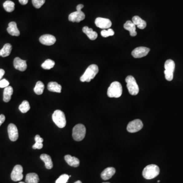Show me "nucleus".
Listing matches in <instances>:
<instances>
[{"instance_id": "nucleus-1", "label": "nucleus", "mask_w": 183, "mask_h": 183, "mask_svg": "<svg viewBox=\"0 0 183 183\" xmlns=\"http://www.w3.org/2000/svg\"><path fill=\"white\" fill-rule=\"evenodd\" d=\"M99 72V68L97 65L91 64L89 66L84 72V74L80 77V80L82 82H90L94 78Z\"/></svg>"}, {"instance_id": "nucleus-2", "label": "nucleus", "mask_w": 183, "mask_h": 183, "mask_svg": "<svg viewBox=\"0 0 183 183\" xmlns=\"http://www.w3.org/2000/svg\"><path fill=\"white\" fill-rule=\"evenodd\" d=\"M160 169L155 164H150L146 166L142 171V176L146 180H151L159 174Z\"/></svg>"}, {"instance_id": "nucleus-3", "label": "nucleus", "mask_w": 183, "mask_h": 183, "mask_svg": "<svg viewBox=\"0 0 183 183\" xmlns=\"http://www.w3.org/2000/svg\"><path fill=\"white\" fill-rule=\"evenodd\" d=\"M122 87L118 81L111 83L107 90V96L110 98H119L122 94Z\"/></svg>"}, {"instance_id": "nucleus-4", "label": "nucleus", "mask_w": 183, "mask_h": 183, "mask_svg": "<svg viewBox=\"0 0 183 183\" xmlns=\"http://www.w3.org/2000/svg\"><path fill=\"white\" fill-rule=\"evenodd\" d=\"M53 122L58 127L63 128L66 125V120L65 114L60 110H56L52 115Z\"/></svg>"}, {"instance_id": "nucleus-5", "label": "nucleus", "mask_w": 183, "mask_h": 183, "mask_svg": "<svg viewBox=\"0 0 183 183\" xmlns=\"http://www.w3.org/2000/svg\"><path fill=\"white\" fill-rule=\"evenodd\" d=\"M86 133V127L83 124H77L73 129V138L76 141L80 142L83 140L85 137Z\"/></svg>"}, {"instance_id": "nucleus-6", "label": "nucleus", "mask_w": 183, "mask_h": 183, "mask_svg": "<svg viewBox=\"0 0 183 183\" xmlns=\"http://www.w3.org/2000/svg\"><path fill=\"white\" fill-rule=\"evenodd\" d=\"M126 82L127 83V89L129 93L131 95H136L139 93V87L136 80L134 77L129 76L126 78Z\"/></svg>"}, {"instance_id": "nucleus-7", "label": "nucleus", "mask_w": 183, "mask_h": 183, "mask_svg": "<svg viewBox=\"0 0 183 183\" xmlns=\"http://www.w3.org/2000/svg\"><path fill=\"white\" fill-rule=\"evenodd\" d=\"M164 74L166 80L171 81L173 78V72L175 69V63L172 60H167L164 64Z\"/></svg>"}, {"instance_id": "nucleus-8", "label": "nucleus", "mask_w": 183, "mask_h": 183, "mask_svg": "<svg viewBox=\"0 0 183 183\" xmlns=\"http://www.w3.org/2000/svg\"><path fill=\"white\" fill-rule=\"evenodd\" d=\"M143 127V123L139 119L130 122L127 126V130L130 133H135L140 131Z\"/></svg>"}, {"instance_id": "nucleus-9", "label": "nucleus", "mask_w": 183, "mask_h": 183, "mask_svg": "<svg viewBox=\"0 0 183 183\" xmlns=\"http://www.w3.org/2000/svg\"><path fill=\"white\" fill-rule=\"evenodd\" d=\"M23 168L21 165H16L14 167L11 174V178L14 182L20 181L23 179L24 176L22 174Z\"/></svg>"}, {"instance_id": "nucleus-10", "label": "nucleus", "mask_w": 183, "mask_h": 183, "mask_svg": "<svg viewBox=\"0 0 183 183\" xmlns=\"http://www.w3.org/2000/svg\"><path fill=\"white\" fill-rule=\"evenodd\" d=\"M95 24L98 28L104 30L110 28L112 25L111 21L109 19L102 18H97L95 21Z\"/></svg>"}, {"instance_id": "nucleus-11", "label": "nucleus", "mask_w": 183, "mask_h": 183, "mask_svg": "<svg viewBox=\"0 0 183 183\" xmlns=\"http://www.w3.org/2000/svg\"><path fill=\"white\" fill-rule=\"evenodd\" d=\"M150 51L148 47H138L135 49L132 52V55L135 58H141L146 56Z\"/></svg>"}, {"instance_id": "nucleus-12", "label": "nucleus", "mask_w": 183, "mask_h": 183, "mask_svg": "<svg viewBox=\"0 0 183 183\" xmlns=\"http://www.w3.org/2000/svg\"><path fill=\"white\" fill-rule=\"evenodd\" d=\"M8 133L9 139L12 142H15L18 138V128L14 124H10L8 127Z\"/></svg>"}, {"instance_id": "nucleus-13", "label": "nucleus", "mask_w": 183, "mask_h": 183, "mask_svg": "<svg viewBox=\"0 0 183 183\" xmlns=\"http://www.w3.org/2000/svg\"><path fill=\"white\" fill-rule=\"evenodd\" d=\"M86 18L84 13L81 11H76V12H73L70 14L68 17L69 21L71 22H80L83 21Z\"/></svg>"}, {"instance_id": "nucleus-14", "label": "nucleus", "mask_w": 183, "mask_h": 183, "mask_svg": "<svg viewBox=\"0 0 183 183\" xmlns=\"http://www.w3.org/2000/svg\"><path fill=\"white\" fill-rule=\"evenodd\" d=\"M39 41L42 45L50 46L55 44L56 41V38L53 35L49 34H45L40 37Z\"/></svg>"}, {"instance_id": "nucleus-15", "label": "nucleus", "mask_w": 183, "mask_h": 183, "mask_svg": "<svg viewBox=\"0 0 183 183\" xmlns=\"http://www.w3.org/2000/svg\"><path fill=\"white\" fill-rule=\"evenodd\" d=\"M14 66L16 69L21 71H25L27 69V61L16 57L14 61Z\"/></svg>"}, {"instance_id": "nucleus-16", "label": "nucleus", "mask_w": 183, "mask_h": 183, "mask_svg": "<svg viewBox=\"0 0 183 183\" xmlns=\"http://www.w3.org/2000/svg\"><path fill=\"white\" fill-rule=\"evenodd\" d=\"M115 173V168L112 167H107L102 171L101 177L103 180H108L111 178Z\"/></svg>"}, {"instance_id": "nucleus-17", "label": "nucleus", "mask_w": 183, "mask_h": 183, "mask_svg": "<svg viewBox=\"0 0 183 183\" xmlns=\"http://www.w3.org/2000/svg\"><path fill=\"white\" fill-rule=\"evenodd\" d=\"M124 28L125 30L129 31L130 35L132 37L136 36L137 32L136 31V25L131 21H128L124 25Z\"/></svg>"}, {"instance_id": "nucleus-18", "label": "nucleus", "mask_w": 183, "mask_h": 183, "mask_svg": "<svg viewBox=\"0 0 183 183\" xmlns=\"http://www.w3.org/2000/svg\"><path fill=\"white\" fill-rule=\"evenodd\" d=\"M64 158L66 162L72 167H77L80 165V160L76 157H72L71 156V155H67L65 156Z\"/></svg>"}, {"instance_id": "nucleus-19", "label": "nucleus", "mask_w": 183, "mask_h": 183, "mask_svg": "<svg viewBox=\"0 0 183 183\" xmlns=\"http://www.w3.org/2000/svg\"><path fill=\"white\" fill-rule=\"evenodd\" d=\"M7 30L8 33L11 35L14 36H18L20 35V32L17 27V24L14 21L9 23Z\"/></svg>"}, {"instance_id": "nucleus-20", "label": "nucleus", "mask_w": 183, "mask_h": 183, "mask_svg": "<svg viewBox=\"0 0 183 183\" xmlns=\"http://www.w3.org/2000/svg\"><path fill=\"white\" fill-rule=\"evenodd\" d=\"M132 22L135 25H136L138 28L140 29H144L146 27V21L142 19L138 16H133L132 18Z\"/></svg>"}, {"instance_id": "nucleus-21", "label": "nucleus", "mask_w": 183, "mask_h": 183, "mask_svg": "<svg viewBox=\"0 0 183 183\" xmlns=\"http://www.w3.org/2000/svg\"><path fill=\"white\" fill-rule=\"evenodd\" d=\"M40 159L45 162L46 168L50 169L53 167V163L50 156L46 154H43L40 156Z\"/></svg>"}, {"instance_id": "nucleus-22", "label": "nucleus", "mask_w": 183, "mask_h": 183, "mask_svg": "<svg viewBox=\"0 0 183 183\" xmlns=\"http://www.w3.org/2000/svg\"><path fill=\"white\" fill-rule=\"evenodd\" d=\"M83 32L84 33V34L87 35L90 40H94L97 38L98 34L97 32L93 31L92 29L89 28V27L87 26L83 28Z\"/></svg>"}, {"instance_id": "nucleus-23", "label": "nucleus", "mask_w": 183, "mask_h": 183, "mask_svg": "<svg viewBox=\"0 0 183 183\" xmlns=\"http://www.w3.org/2000/svg\"><path fill=\"white\" fill-rule=\"evenodd\" d=\"M13 92L14 90L11 86H8L7 87L5 88L3 93V100L4 102H8L10 100Z\"/></svg>"}, {"instance_id": "nucleus-24", "label": "nucleus", "mask_w": 183, "mask_h": 183, "mask_svg": "<svg viewBox=\"0 0 183 183\" xmlns=\"http://www.w3.org/2000/svg\"><path fill=\"white\" fill-rule=\"evenodd\" d=\"M47 89L49 91L56 93H61L62 86L56 82H50L47 85Z\"/></svg>"}, {"instance_id": "nucleus-25", "label": "nucleus", "mask_w": 183, "mask_h": 183, "mask_svg": "<svg viewBox=\"0 0 183 183\" xmlns=\"http://www.w3.org/2000/svg\"><path fill=\"white\" fill-rule=\"evenodd\" d=\"M12 45L9 43H6L0 50V56L6 57L9 56L12 50Z\"/></svg>"}, {"instance_id": "nucleus-26", "label": "nucleus", "mask_w": 183, "mask_h": 183, "mask_svg": "<svg viewBox=\"0 0 183 183\" xmlns=\"http://www.w3.org/2000/svg\"><path fill=\"white\" fill-rule=\"evenodd\" d=\"M39 182L38 174L35 173H29L27 174L25 177L26 183H38Z\"/></svg>"}, {"instance_id": "nucleus-27", "label": "nucleus", "mask_w": 183, "mask_h": 183, "mask_svg": "<svg viewBox=\"0 0 183 183\" xmlns=\"http://www.w3.org/2000/svg\"><path fill=\"white\" fill-rule=\"evenodd\" d=\"M35 143L33 146V149H41L43 148V139L40 137L39 135H36L35 137Z\"/></svg>"}, {"instance_id": "nucleus-28", "label": "nucleus", "mask_w": 183, "mask_h": 183, "mask_svg": "<svg viewBox=\"0 0 183 183\" xmlns=\"http://www.w3.org/2000/svg\"><path fill=\"white\" fill-rule=\"evenodd\" d=\"M3 7L7 12H11L14 10L15 4L13 2L8 0L4 3Z\"/></svg>"}, {"instance_id": "nucleus-29", "label": "nucleus", "mask_w": 183, "mask_h": 183, "mask_svg": "<svg viewBox=\"0 0 183 183\" xmlns=\"http://www.w3.org/2000/svg\"><path fill=\"white\" fill-rule=\"evenodd\" d=\"M45 89V85L41 81H38L36 83L35 87L34 88V91L37 95H41L43 93Z\"/></svg>"}, {"instance_id": "nucleus-30", "label": "nucleus", "mask_w": 183, "mask_h": 183, "mask_svg": "<svg viewBox=\"0 0 183 183\" xmlns=\"http://www.w3.org/2000/svg\"><path fill=\"white\" fill-rule=\"evenodd\" d=\"M30 109V104L27 100L22 101L21 105L19 106V109L22 113H26Z\"/></svg>"}, {"instance_id": "nucleus-31", "label": "nucleus", "mask_w": 183, "mask_h": 183, "mask_svg": "<svg viewBox=\"0 0 183 183\" xmlns=\"http://www.w3.org/2000/svg\"><path fill=\"white\" fill-rule=\"evenodd\" d=\"M55 65V62L52 60L47 59L41 65V67L44 69L49 70L53 68Z\"/></svg>"}, {"instance_id": "nucleus-32", "label": "nucleus", "mask_w": 183, "mask_h": 183, "mask_svg": "<svg viewBox=\"0 0 183 183\" xmlns=\"http://www.w3.org/2000/svg\"><path fill=\"white\" fill-rule=\"evenodd\" d=\"M114 34H115V32L111 29H108L107 30H102L101 32V35H102V37H105V38L114 35Z\"/></svg>"}, {"instance_id": "nucleus-33", "label": "nucleus", "mask_w": 183, "mask_h": 183, "mask_svg": "<svg viewBox=\"0 0 183 183\" xmlns=\"http://www.w3.org/2000/svg\"><path fill=\"white\" fill-rule=\"evenodd\" d=\"M69 176L68 174H63L60 176V177L56 180V183H66L69 180Z\"/></svg>"}, {"instance_id": "nucleus-34", "label": "nucleus", "mask_w": 183, "mask_h": 183, "mask_svg": "<svg viewBox=\"0 0 183 183\" xmlns=\"http://www.w3.org/2000/svg\"><path fill=\"white\" fill-rule=\"evenodd\" d=\"M32 4L33 6L37 9L41 7V6L45 4V0H32Z\"/></svg>"}, {"instance_id": "nucleus-35", "label": "nucleus", "mask_w": 183, "mask_h": 183, "mask_svg": "<svg viewBox=\"0 0 183 183\" xmlns=\"http://www.w3.org/2000/svg\"><path fill=\"white\" fill-rule=\"evenodd\" d=\"M9 83L6 79H3L0 80V88H4L7 87L9 86Z\"/></svg>"}, {"instance_id": "nucleus-36", "label": "nucleus", "mask_w": 183, "mask_h": 183, "mask_svg": "<svg viewBox=\"0 0 183 183\" xmlns=\"http://www.w3.org/2000/svg\"><path fill=\"white\" fill-rule=\"evenodd\" d=\"M5 120V115H0V126L4 122Z\"/></svg>"}, {"instance_id": "nucleus-37", "label": "nucleus", "mask_w": 183, "mask_h": 183, "mask_svg": "<svg viewBox=\"0 0 183 183\" xmlns=\"http://www.w3.org/2000/svg\"><path fill=\"white\" fill-rule=\"evenodd\" d=\"M84 5L83 4H79L76 6V10L77 11H81V9H83V8H84Z\"/></svg>"}, {"instance_id": "nucleus-38", "label": "nucleus", "mask_w": 183, "mask_h": 183, "mask_svg": "<svg viewBox=\"0 0 183 183\" xmlns=\"http://www.w3.org/2000/svg\"><path fill=\"white\" fill-rule=\"evenodd\" d=\"M18 1H19V3L23 5L27 4L28 2V0H18Z\"/></svg>"}, {"instance_id": "nucleus-39", "label": "nucleus", "mask_w": 183, "mask_h": 183, "mask_svg": "<svg viewBox=\"0 0 183 183\" xmlns=\"http://www.w3.org/2000/svg\"><path fill=\"white\" fill-rule=\"evenodd\" d=\"M5 74V71L2 69H0V80H2V77Z\"/></svg>"}, {"instance_id": "nucleus-40", "label": "nucleus", "mask_w": 183, "mask_h": 183, "mask_svg": "<svg viewBox=\"0 0 183 183\" xmlns=\"http://www.w3.org/2000/svg\"><path fill=\"white\" fill-rule=\"evenodd\" d=\"M74 183H82V182L80 181H77L76 182H75Z\"/></svg>"}, {"instance_id": "nucleus-41", "label": "nucleus", "mask_w": 183, "mask_h": 183, "mask_svg": "<svg viewBox=\"0 0 183 183\" xmlns=\"http://www.w3.org/2000/svg\"><path fill=\"white\" fill-rule=\"evenodd\" d=\"M19 183H24V182H19Z\"/></svg>"}, {"instance_id": "nucleus-42", "label": "nucleus", "mask_w": 183, "mask_h": 183, "mask_svg": "<svg viewBox=\"0 0 183 183\" xmlns=\"http://www.w3.org/2000/svg\"><path fill=\"white\" fill-rule=\"evenodd\" d=\"M157 182H158V183H159V182H160V181L159 180L158 181H157Z\"/></svg>"}, {"instance_id": "nucleus-43", "label": "nucleus", "mask_w": 183, "mask_h": 183, "mask_svg": "<svg viewBox=\"0 0 183 183\" xmlns=\"http://www.w3.org/2000/svg\"><path fill=\"white\" fill-rule=\"evenodd\" d=\"M108 183V182H106V183Z\"/></svg>"}]
</instances>
